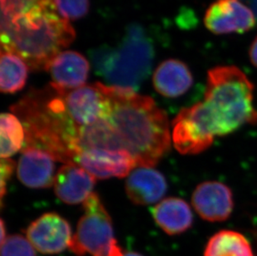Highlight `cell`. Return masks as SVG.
Returning a JSON list of instances; mask_svg holds the SVG:
<instances>
[{"label": "cell", "instance_id": "6da1fadb", "mask_svg": "<svg viewBox=\"0 0 257 256\" xmlns=\"http://www.w3.org/2000/svg\"><path fill=\"white\" fill-rule=\"evenodd\" d=\"M109 98L112 124L124 149L139 167H153L171 148L170 126L168 115L154 100L137 93L131 88L100 82Z\"/></svg>", "mask_w": 257, "mask_h": 256}, {"label": "cell", "instance_id": "7a4b0ae2", "mask_svg": "<svg viewBox=\"0 0 257 256\" xmlns=\"http://www.w3.org/2000/svg\"><path fill=\"white\" fill-rule=\"evenodd\" d=\"M11 111L25 128L23 148L44 151L55 161L73 164L82 128L68 116L62 90L51 84L32 90L11 106Z\"/></svg>", "mask_w": 257, "mask_h": 256}, {"label": "cell", "instance_id": "3957f363", "mask_svg": "<svg viewBox=\"0 0 257 256\" xmlns=\"http://www.w3.org/2000/svg\"><path fill=\"white\" fill-rule=\"evenodd\" d=\"M254 89L236 66H216L207 72L203 101L190 106V111L214 139L230 135L245 125L257 124Z\"/></svg>", "mask_w": 257, "mask_h": 256}, {"label": "cell", "instance_id": "277c9868", "mask_svg": "<svg viewBox=\"0 0 257 256\" xmlns=\"http://www.w3.org/2000/svg\"><path fill=\"white\" fill-rule=\"evenodd\" d=\"M75 37L70 22L58 11L27 25H0L1 49L16 53L34 71H48L52 61Z\"/></svg>", "mask_w": 257, "mask_h": 256}, {"label": "cell", "instance_id": "5b68a950", "mask_svg": "<svg viewBox=\"0 0 257 256\" xmlns=\"http://www.w3.org/2000/svg\"><path fill=\"white\" fill-rule=\"evenodd\" d=\"M90 57L95 70L108 85L136 91L150 73L154 49L145 30L132 25L116 47H99Z\"/></svg>", "mask_w": 257, "mask_h": 256}, {"label": "cell", "instance_id": "8992f818", "mask_svg": "<svg viewBox=\"0 0 257 256\" xmlns=\"http://www.w3.org/2000/svg\"><path fill=\"white\" fill-rule=\"evenodd\" d=\"M80 218L68 249L77 256H124L114 237L112 219L97 193L92 192L83 204Z\"/></svg>", "mask_w": 257, "mask_h": 256}, {"label": "cell", "instance_id": "52a82bcc", "mask_svg": "<svg viewBox=\"0 0 257 256\" xmlns=\"http://www.w3.org/2000/svg\"><path fill=\"white\" fill-rule=\"evenodd\" d=\"M61 90L68 116L78 127L109 117L111 103L100 82L73 90Z\"/></svg>", "mask_w": 257, "mask_h": 256}, {"label": "cell", "instance_id": "ba28073f", "mask_svg": "<svg viewBox=\"0 0 257 256\" xmlns=\"http://www.w3.org/2000/svg\"><path fill=\"white\" fill-rule=\"evenodd\" d=\"M203 23L216 35L245 34L255 28L256 18L240 0H215L206 9Z\"/></svg>", "mask_w": 257, "mask_h": 256}, {"label": "cell", "instance_id": "9c48e42d", "mask_svg": "<svg viewBox=\"0 0 257 256\" xmlns=\"http://www.w3.org/2000/svg\"><path fill=\"white\" fill-rule=\"evenodd\" d=\"M25 233L37 251L49 255L64 251L73 237L68 220L55 212L41 215L29 225Z\"/></svg>", "mask_w": 257, "mask_h": 256}, {"label": "cell", "instance_id": "30bf717a", "mask_svg": "<svg viewBox=\"0 0 257 256\" xmlns=\"http://www.w3.org/2000/svg\"><path fill=\"white\" fill-rule=\"evenodd\" d=\"M73 164L87 171L96 179L128 176L137 166L136 161L127 151L92 149L81 152Z\"/></svg>", "mask_w": 257, "mask_h": 256}, {"label": "cell", "instance_id": "8fae6325", "mask_svg": "<svg viewBox=\"0 0 257 256\" xmlns=\"http://www.w3.org/2000/svg\"><path fill=\"white\" fill-rule=\"evenodd\" d=\"M192 206L200 217L209 222H221L234 209L232 191L220 181H204L193 191Z\"/></svg>", "mask_w": 257, "mask_h": 256}, {"label": "cell", "instance_id": "7c38bea8", "mask_svg": "<svg viewBox=\"0 0 257 256\" xmlns=\"http://www.w3.org/2000/svg\"><path fill=\"white\" fill-rule=\"evenodd\" d=\"M55 160L44 151L23 148L17 167L18 178L29 188H49L54 183Z\"/></svg>", "mask_w": 257, "mask_h": 256}, {"label": "cell", "instance_id": "4fadbf2b", "mask_svg": "<svg viewBox=\"0 0 257 256\" xmlns=\"http://www.w3.org/2000/svg\"><path fill=\"white\" fill-rule=\"evenodd\" d=\"M172 126L173 145L181 154H200L213 144L214 138L205 133L192 116L189 107L179 111Z\"/></svg>", "mask_w": 257, "mask_h": 256}, {"label": "cell", "instance_id": "5bb4252c", "mask_svg": "<svg viewBox=\"0 0 257 256\" xmlns=\"http://www.w3.org/2000/svg\"><path fill=\"white\" fill-rule=\"evenodd\" d=\"M96 181L95 177L78 165L66 164L55 176L54 191L64 203L77 205L89 197Z\"/></svg>", "mask_w": 257, "mask_h": 256}, {"label": "cell", "instance_id": "9a60e30c", "mask_svg": "<svg viewBox=\"0 0 257 256\" xmlns=\"http://www.w3.org/2000/svg\"><path fill=\"white\" fill-rule=\"evenodd\" d=\"M89 70L85 57L71 50L61 52L48 69L52 78L50 84L63 90L76 89L86 85Z\"/></svg>", "mask_w": 257, "mask_h": 256}, {"label": "cell", "instance_id": "2e32d148", "mask_svg": "<svg viewBox=\"0 0 257 256\" xmlns=\"http://www.w3.org/2000/svg\"><path fill=\"white\" fill-rule=\"evenodd\" d=\"M168 183L153 167H139L132 171L126 181V195L135 205H151L163 199Z\"/></svg>", "mask_w": 257, "mask_h": 256}, {"label": "cell", "instance_id": "e0dca14e", "mask_svg": "<svg viewBox=\"0 0 257 256\" xmlns=\"http://www.w3.org/2000/svg\"><path fill=\"white\" fill-rule=\"evenodd\" d=\"M156 91L168 98L179 97L187 93L194 83L189 67L182 61L169 58L158 65L153 73Z\"/></svg>", "mask_w": 257, "mask_h": 256}, {"label": "cell", "instance_id": "ac0fdd59", "mask_svg": "<svg viewBox=\"0 0 257 256\" xmlns=\"http://www.w3.org/2000/svg\"><path fill=\"white\" fill-rule=\"evenodd\" d=\"M152 214L157 225L169 235L182 234L193 224L190 205L177 197L164 199L152 209Z\"/></svg>", "mask_w": 257, "mask_h": 256}, {"label": "cell", "instance_id": "d6986e66", "mask_svg": "<svg viewBox=\"0 0 257 256\" xmlns=\"http://www.w3.org/2000/svg\"><path fill=\"white\" fill-rule=\"evenodd\" d=\"M78 147V154L92 149L125 150L116 130L107 119L82 128Z\"/></svg>", "mask_w": 257, "mask_h": 256}, {"label": "cell", "instance_id": "ffe728a7", "mask_svg": "<svg viewBox=\"0 0 257 256\" xmlns=\"http://www.w3.org/2000/svg\"><path fill=\"white\" fill-rule=\"evenodd\" d=\"M203 256H255L250 242L235 230H222L210 238Z\"/></svg>", "mask_w": 257, "mask_h": 256}, {"label": "cell", "instance_id": "44dd1931", "mask_svg": "<svg viewBox=\"0 0 257 256\" xmlns=\"http://www.w3.org/2000/svg\"><path fill=\"white\" fill-rule=\"evenodd\" d=\"M29 68L16 53L1 49L0 89L4 93H15L25 87Z\"/></svg>", "mask_w": 257, "mask_h": 256}, {"label": "cell", "instance_id": "7402d4cb", "mask_svg": "<svg viewBox=\"0 0 257 256\" xmlns=\"http://www.w3.org/2000/svg\"><path fill=\"white\" fill-rule=\"evenodd\" d=\"M2 159L12 157L24 148L25 142V128L20 118L14 113H2L0 116Z\"/></svg>", "mask_w": 257, "mask_h": 256}, {"label": "cell", "instance_id": "603a6c76", "mask_svg": "<svg viewBox=\"0 0 257 256\" xmlns=\"http://www.w3.org/2000/svg\"><path fill=\"white\" fill-rule=\"evenodd\" d=\"M52 3H54V0H1L0 22H10L18 20Z\"/></svg>", "mask_w": 257, "mask_h": 256}, {"label": "cell", "instance_id": "cb8c5ba5", "mask_svg": "<svg viewBox=\"0 0 257 256\" xmlns=\"http://www.w3.org/2000/svg\"><path fill=\"white\" fill-rule=\"evenodd\" d=\"M37 252L27 237L11 234L1 243L0 256H38Z\"/></svg>", "mask_w": 257, "mask_h": 256}, {"label": "cell", "instance_id": "d4e9b609", "mask_svg": "<svg viewBox=\"0 0 257 256\" xmlns=\"http://www.w3.org/2000/svg\"><path fill=\"white\" fill-rule=\"evenodd\" d=\"M58 14L68 21L80 20L89 11V0H54Z\"/></svg>", "mask_w": 257, "mask_h": 256}, {"label": "cell", "instance_id": "484cf974", "mask_svg": "<svg viewBox=\"0 0 257 256\" xmlns=\"http://www.w3.org/2000/svg\"><path fill=\"white\" fill-rule=\"evenodd\" d=\"M15 162L10 158L1 159L0 162V196H1V207H3V200L7 193V183L12 177L15 169Z\"/></svg>", "mask_w": 257, "mask_h": 256}, {"label": "cell", "instance_id": "4316f807", "mask_svg": "<svg viewBox=\"0 0 257 256\" xmlns=\"http://www.w3.org/2000/svg\"><path fill=\"white\" fill-rule=\"evenodd\" d=\"M249 58L251 64L257 68V36L254 39L249 48Z\"/></svg>", "mask_w": 257, "mask_h": 256}, {"label": "cell", "instance_id": "83f0119b", "mask_svg": "<svg viewBox=\"0 0 257 256\" xmlns=\"http://www.w3.org/2000/svg\"><path fill=\"white\" fill-rule=\"evenodd\" d=\"M0 225H1V243L2 242L5 241V239L7 238V236H6V233H5V221H4V220L3 219H1V222H0Z\"/></svg>", "mask_w": 257, "mask_h": 256}, {"label": "cell", "instance_id": "f1b7e54d", "mask_svg": "<svg viewBox=\"0 0 257 256\" xmlns=\"http://www.w3.org/2000/svg\"><path fill=\"white\" fill-rule=\"evenodd\" d=\"M124 256H143V254H139L138 252H127V253H125L124 254Z\"/></svg>", "mask_w": 257, "mask_h": 256}]
</instances>
